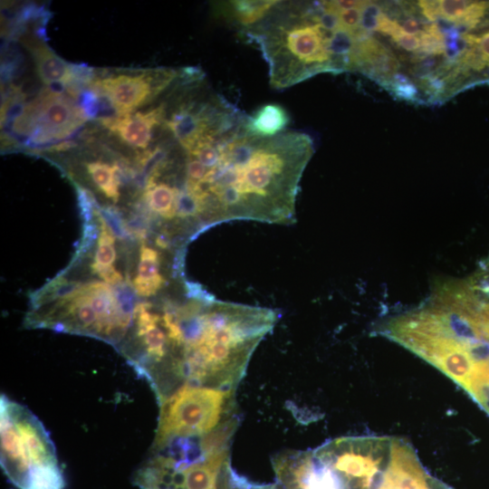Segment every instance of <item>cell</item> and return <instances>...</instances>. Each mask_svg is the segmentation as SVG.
<instances>
[{
    "mask_svg": "<svg viewBox=\"0 0 489 489\" xmlns=\"http://www.w3.org/2000/svg\"><path fill=\"white\" fill-rule=\"evenodd\" d=\"M276 1H226L216 4V12L241 33L258 23Z\"/></svg>",
    "mask_w": 489,
    "mask_h": 489,
    "instance_id": "7c38bea8",
    "label": "cell"
},
{
    "mask_svg": "<svg viewBox=\"0 0 489 489\" xmlns=\"http://www.w3.org/2000/svg\"><path fill=\"white\" fill-rule=\"evenodd\" d=\"M417 5L421 14L433 23L442 19L470 31L489 24L488 1H418Z\"/></svg>",
    "mask_w": 489,
    "mask_h": 489,
    "instance_id": "9c48e42d",
    "label": "cell"
},
{
    "mask_svg": "<svg viewBox=\"0 0 489 489\" xmlns=\"http://www.w3.org/2000/svg\"><path fill=\"white\" fill-rule=\"evenodd\" d=\"M160 256L153 248L142 244L137 275L132 283L137 294L149 297L156 294L165 284L160 273Z\"/></svg>",
    "mask_w": 489,
    "mask_h": 489,
    "instance_id": "4fadbf2b",
    "label": "cell"
},
{
    "mask_svg": "<svg viewBox=\"0 0 489 489\" xmlns=\"http://www.w3.org/2000/svg\"><path fill=\"white\" fill-rule=\"evenodd\" d=\"M1 408L14 425L16 451L30 475L41 468L57 466L54 446L41 422L25 408L5 397L1 398Z\"/></svg>",
    "mask_w": 489,
    "mask_h": 489,
    "instance_id": "8992f818",
    "label": "cell"
},
{
    "mask_svg": "<svg viewBox=\"0 0 489 489\" xmlns=\"http://www.w3.org/2000/svg\"><path fill=\"white\" fill-rule=\"evenodd\" d=\"M235 390L191 384L178 387L159 402L153 449L175 439H201L236 428Z\"/></svg>",
    "mask_w": 489,
    "mask_h": 489,
    "instance_id": "3957f363",
    "label": "cell"
},
{
    "mask_svg": "<svg viewBox=\"0 0 489 489\" xmlns=\"http://www.w3.org/2000/svg\"><path fill=\"white\" fill-rule=\"evenodd\" d=\"M181 72L173 69L142 71L140 73H120L94 80L91 85L104 95L118 115L131 113L179 79Z\"/></svg>",
    "mask_w": 489,
    "mask_h": 489,
    "instance_id": "5b68a950",
    "label": "cell"
},
{
    "mask_svg": "<svg viewBox=\"0 0 489 489\" xmlns=\"http://www.w3.org/2000/svg\"><path fill=\"white\" fill-rule=\"evenodd\" d=\"M166 113V104L162 103L146 112L116 115L101 123L129 146L144 149L156 127L162 125Z\"/></svg>",
    "mask_w": 489,
    "mask_h": 489,
    "instance_id": "30bf717a",
    "label": "cell"
},
{
    "mask_svg": "<svg viewBox=\"0 0 489 489\" xmlns=\"http://www.w3.org/2000/svg\"><path fill=\"white\" fill-rule=\"evenodd\" d=\"M142 200L154 216L165 220L176 218V190L168 184L160 180L148 183Z\"/></svg>",
    "mask_w": 489,
    "mask_h": 489,
    "instance_id": "9a60e30c",
    "label": "cell"
},
{
    "mask_svg": "<svg viewBox=\"0 0 489 489\" xmlns=\"http://www.w3.org/2000/svg\"><path fill=\"white\" fill-rule=\"evenodd\" d=\"M95 273L99 274L108 284L118 285L123 282L122 275L114 266L100 269Z\"/></svg>",
    "mask_w": 489,
    "mask_h": 489,
    "instance_id": "7402d4cb",
    "label": "cell"
},
{
    "mask_svg": "<svg viewBox=\"0 0 489 489\" xmlns=\"http://www.w3.org/2000/svg\"><path fill=\"white\" fill-rule=\"evenodd\" d=\"M461 49L451 59L456 91L472 83L489 82V24L460 34Z\"/></svg>",
    "mask_w": 489,
    "mask_h": 489,
    "instance_id": "52a82bcc",
    "label": "cell"
},
{
    "mask_svg": "<svg viewBox=\"0 0 489 489\" xmlns=\"http://www.w3.org/2000/svg\"><path fill=\"white\" fill-rule=\"evenodd\" d=\"M288 123V113L282 106L265 104L249 115L247 128L254 136L270 138L283 133Z\"/></svg>",
    "mask_w": 489,
    "mask_h": 489,
    "instance_id": "5bb4252c",
    "label": "cell"
},
{
    "mask_svg": "<svg viewBox=\"0 0 489 489\" xmlns=\"http://www.w3.org/2000/svg\"><path fill=\"white\" fill-rule=\"evenodd\" d=\"M24 45L31 52L38 75L47 85L68 86L72 82V64L66 62L41 39H26Z\"/></svg>",
    "mask_w": 489,
    "mask_h": 489,
    "instance_id": "8fae6325",
    "label": "cell"
},
{
    "mask_svg": "<svg viewBox=\"0 0 489 489\" xmlns=\"http://www.w3.org/2000/svg\"><path fill=\"white\" fill-rule=\"evenodd\" d=\"M87 171L97 187L114 203L120 198V182L114 166L101 161L87 164Z\"/></svg>",
    "mask_w": 489,
    "mask_h": 489,
    "instance_id": "2e32d148",
    "label": "cell"
},
{
    "mask_svg": "<svg viewBox=\"0 0 489 489\" xmlns=\"http://www.w3.org/2000/svg\"><path fill=\"white\" fill-rule=\"evenodd\" d=\"M78 206L84 224L91 223L95 211L99 208L94 196L86 188L75 183Z\"/></svg>",
    "mask_w": 489,
    "mask_h": 489,
    "instance_id": "ffe728a7",
    "label": "cell"
},
{
    "mask_svg": "<svg viewBox=\"0 0 489 489\" xmlns=\"http://www.w3.org/2000/svg\"><path fill=\"white\" fill-rule=\"evenodd\" d=\"M276 321L277 313L271 309L213 298L206 306L200 331L181 349L177 387L236 389L254 350Z\"/></svg>",
    "mask_w": 489,
    "mask_h": 489,
    "instance_id": "7a4b0ae2",
    "label": "cell"
},
{
    "mask_svg": "<svg viewBox=\"0 0 489 489\" xmlns=\"http://www.w3.org/2000/svg\"><path fill=\"white\" fill-rule=\"evenodd\" d=\"M398 98L408 101H416L417 97V89L408 77L397 73L385 86Z\"/></svg>",
    "mask_w": 489,
    "mask_h": 489,
    "instance_id": "d6986e66",
    "label": "cell"
},
{
    "mask_svg": "<svg viewBox=\"0 0 489 489\" xmlns=\"http://www.w3.org/2000/svg\"><path fill=\"white\" fill-rule=\"evenodd\" d=\"M100 224L101 230L97 249L94 255V262L91 264V270L94 273L100 269L113 266L112 264L116 260L115 237L103 223L100 222Z\"/></svg>",
    "mask_w": 489,
    "mask_h": 489,
    "instance_id": "e0dca14e",
    "label": "cell"
},
{
    "mask_svg": "<svg viewBox=\"0 0 489 489\" xmlns=\"http://www.w3.org/2000/svg\"><path fill=\"white\" fill-rule=\"evenodd\" d=\"M340 29L329 1H276L242 34L258 47L271 85L282 90L319 73L346 72L337 52Z\"/></svg>",
    "mask_w": 489,
    "mask_h": 489,
    "instance_id": "6da1fadb",
    "label": "cell"
},
{
    "mask_svg": "<svg viewBox=\"0 0 489 489\" xmlns=\"http://www.w3.org/2000/svg\"><path fill=\"white\" fill-rule=\"evenodd\" d=\"M99 228L94 223L84 224L82 227V235L80 244L75 252L71 265L75 264L79 259L82 258L90 252L96 239L99 238Z\"/></svg>",
    "mask_w": 489,
    "mask_h": 489,
    "instance_id": "44dd1931",
    "label": "cell"
},
{
    "mask_svg": "<svg viewBox=\"0 0 489 489\" xmlns=\"http://www.w3.org/2000/svg\"><path fill=\"white\" fill-rule=\"evenodd\" d=\"M14 118L13 131L27 135L34 145L65 139L87 120L71 98L53 88L43 90Z\"/></svg>",
    "mask_w": 489,
    "mask_h": 489,
    "instance_id": "277c9868",
    "label": "cell"
},
{
    "mask_svg": "<svg viewBox=\"0 0 489 489\" xmlns=\"http://www.w3.org/2000/svg\"><path fill=\"white\" fill-rule=\"evenodd\" d=\"M369 34L358 37L350 71L362 72L385 86L397 74L399 62L390 48Z\"/></svg>",
    "mask_w": 489,
    "mask_h": 489,
    "instance_id": "ba28073f",
    "label": "cell"
},
{
    "mask_svg": "<svg viewBox=\"0 0 489 489\" xmlns=\"http://www.w3.org/2000/svg\"><path fill=\"white\" fill-rule=\"evenodd\" d=\"M100 222L103 223L109 231L120 240H126L132 237L126 221L120 215V210L112 206L100 207L95 211Z\"/></svg>",
    "mask_w": 489,
    "mask_h": 489,
    "instance_id": "ac0fdd59",
    "label": "cell"
},
{
    "mask_svg": "<svg viewBox=\"0 0 489 489\" xmlns=\"http://www.w3.org/2000/svg\"><path fill=\"white\" fill-rule=\"evenodd\" d=\"M487 267H489V263L486 264Z\"/></svg>",
    "mask_w": 489,
    "mask_h": 489,
    "instance_id": "603a6c76",
    "label": "cell"
}]
</instances>
